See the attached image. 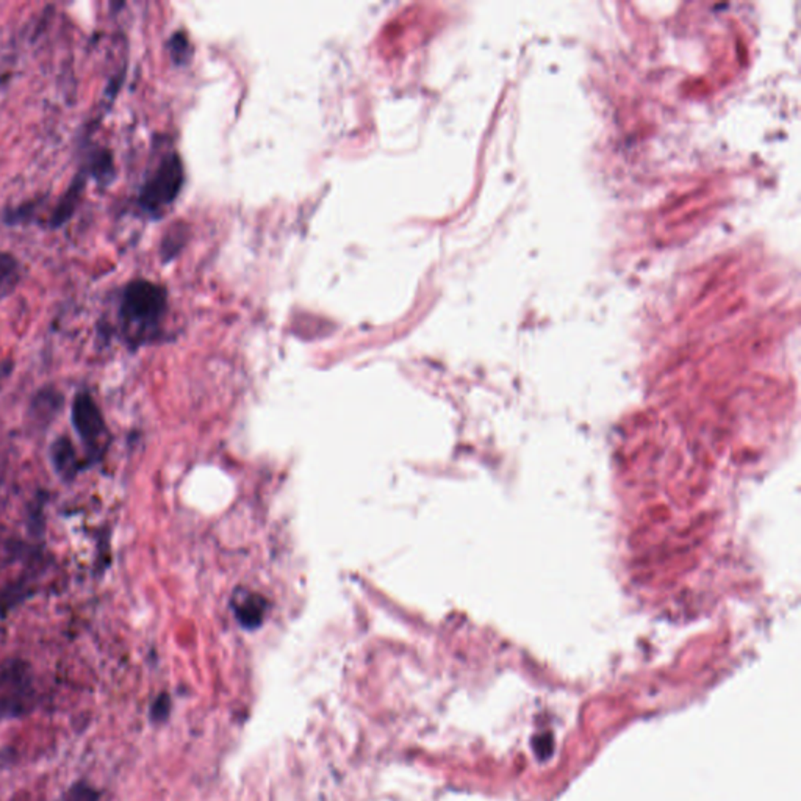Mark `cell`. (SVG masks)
I'll use <instances>...</instances> for the list:
<instances>
[{"label":"cell","instance_id":"obj_5","mask_svg":"<svg viewBox=\"0 0 801 801\" xmlns=\"http://www.w3.org/2000/svg\"><path fill=\"white\" fill-rule=\"evenodd\" d=\"M50 462L55 472L65 481H72L77 474V454L69 436H61L50 446Z\"/></svg>","mask_w":801,"mask_h":801},{"label":"cell","instance_id":"obj_11","mask_svg":"<svg viewBox=\"0 0 801 801\" xmlns=\"http://www.w3.org/2000/svg\"><path fill=\"white\" fill-rule=\"evenodd\" d=\"M238 610L243 622L256 623L260 618V614H262L264 608L258 604V598H256V597H246L238 604Z\"/></svg>","mask_w":801,"mask_h":801},{"label":"cell","instance_id":"obj_4","mask_svg":"<svg viewBox=\"0 0 801 801\" xmlns=\"http://www.w3.org/2000/svg\"><path fill=\"white\" fill-rule=\"evenodd\" d=\"M71 419L78 436L86 446H94L105 432V419L96 400L88 392H80L72 400Z\"/></svg>","mask_w":801,"mask_h":801},{"label":"cell","instance_id":"obj_13","mask_svg":"<svg viewBox=\"0 0 801 801\" xmlns=\"http://www.w3.org/2000/svg\"><path fill=\"white\" fill-rule=\"evenodd\" d=\"M13 371V362L12 360H5V362H2L0 364V383L6 381L10 374H12Z\"/></svg>","mask_w":801,"mask_h":801},{"label":"cell","instance_id":"obj_12","mask_svg":"<svg viewBox=\"0 0 801 801\" xmlns=\"http://www.w3.org/2000/svg\"><path fill=\"white\" fill-rule=\"evenodd\" d=\"M36 202L22 203L18 209L8 212L5 215L6 224H19V222H27L31 220V216L35 212Z\"/></svg>","mask_w":801,"mask_h":801},{"label":"cell","instance_id":"obj_10","mask_svg":"<svg viewBox=\"0 0 801 801\" xmlns=\"http://www.w3.org/2000/svg\"><path fill=\"white\" fill-rule=\"evenodd\" d=\"M101 794L94 788H91L90 784L77 783L68 790L65 801H99Z\"/></svg>","mask_w":801,"mask_h":801},{"label":"cell","instance_id":"obj_9","mask_svg":"<svg viewBox=\"0 0 801 801\" xmlns=\"http://www.w3.org/2000/svg\"><path fill=\"white\" fill-rule=\"evenodd\" d=\"M86 176L94 177L97 184L107 185L113 179V157L107 150L97 152L96 156L91 158L86 167Z\"/></svg>","mask_w":801,"mask_h":801},{"label":"cell","instance_id":"obj_7","mask_svg":"<svg viewBox=\"0 0 801 801\" xmlns=\"http://www.w3.org/2000/svg\"><path fill=\"white\" fill-rule=\"evenodd\" d=\"M22 279V266L10 252L0 251V298L8 296Z\"/></svg>","mask_w":801,"mask_h":801},{"label":"cell","instance_id":"obj_3","mask_svg":"<svg viewBox=\"0 0 801 801\" xmlns=\"http://www.w3.org/2000/svg\"><path fill=\"white\" fill-rule=\"evenodd\" d=\"M33 705L32 678L22 662L10 665L0 673V716L19 717Z\"/></svg>","mask_w":801,"mask_h":801},{"label":"cell","instance_id":"obj_6","mask_svg":"<svg viewBox=\"0 0 801 801\" xmlns=\"http://www.w3.org/2000/svg\"><path fill=\"white\" fill-rule=\"evenodd\" d=\"M86 177H88L86 174H78L77 177L72 180L71 186L68 188L65 196L61 198L60 202L57 203V207L54 209L52 220H50L52 228H60L65 222L71 220V216L74 215V212L77 209L78 202L82 199Z\"/></svg>","mask_w":801,"mask_h":801},{"label":"cell","instance_id":"obj_2","mask_svg":"<svg viewBox=\"0 0 801 801\" xmlns=\"http://www.w3.org/2000/svg\"><path fill=\"white\" fill-rule=\"evenodd\" d=\"M184 182V169L179 157L169 156L163 160L156 173L150 176L140 193V205L150 215H158L173 202Z\"/></svg>","mask_w":801,"mask_h":801},{"label":"cell","instance_id":"obj_1","mask_svg":"<svg viewBox=\"0 0 801 801\" xmlns=\"http://www.w3.org/2000/svg\"><path fill=\"white\" fill-rule=\"evenodd\" d=\"M166 310V292L160 285L138 279L127 284L121 296L122 326L137 337L156 329Z\"/></svg>","mask_w":801,"mask_h":801},{"label":"cell","instance_id":"obj_8","mask_svg":"<svg viewBox=\"0 0 801 801\" xmlns=\"http://www.w3.org/2000/svg\"><path fill=\"white\" fill-rule=\"evenodd\" d=\"M61 406V393L54 389L41 390L36 393L35 400L32 402V412L36 421H46L52 418L58 412Z\"/></svg>","mask_w":801,"mask_h":801}]
</instances>
